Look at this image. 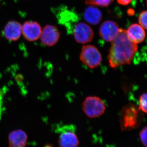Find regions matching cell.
I'll use <instances>...</instances> for the list:
<instances>
[{"label":"cell","mask_w":147,"mask_h":147,"mask_svg":"<svg viewBox=\"0 0 147 147\" xmlns=\"http://www.w3.org/2000/svg\"><path fill=\"white\" fill-rule=\"evenodd\" d=\"M82 62L90 68H94L100 65L102 61V56L96 47L92 45L83 46L80 55Z\"/></svg>","instance_id":"cell-5"},{"label":"cell","mask_w":147,"mask_h":147,"mask_svg":"<svg viewBox=\"0 0 147 147\" xmlns=\"http://www.w3.org/2000/svg\"><path fill=\"white\" fill-rule=\"evenodd\" d=\"M84 1H85V3H86V4L90 5L92 0H84Z\"/></svg>","instance_id":"cell-20"},{"label":"cell","mask_w":147,"mask_h":147,"mask_svg":"<svg viewBox=\"0 0 147 147\" xmlns=\"http://www.w3.org/2000/svg\"><path fill=\"white\" fill-rule=\"evenodd\" d=\"M147 127H145L139 133V136L142 143L146 147H147Z\"/></svg>","instance_id":"cell-17"},{"label":"cell","mask_w":147,"mask_h":147,"mask_svg":"<svg viewBox=\"0 0 147 147\" xmlns=\"http://www.w3.org/2000/svg\"><path fill=\"white\" fill-rule=\"evenodd\" d=\"M74 38L79 43L84 44L90 42L94 36V32L90 26L84 23L77 24L74 30Z\"/></svg>","instance_id":"cell-9"},{"label":"cell","mask_w":147,"mask_h":147,"mask_svg":"<svg viewBox=\"0 0 147 147\" xmlns=\"http://www.w3.org/2000/svg\"><path fill=\"white\" fill-rule=\"evenodd\" d=\"M132 0H117L118 3L122 5H126L131 3Z\"/></svg>","instance_id":"cell-18"},{"label":"cell","mask_w":147,"mask_h":147,"mask_svg":"<svg viewBox=\"0 0 147 147\" xmlns=\"http://www.w3.org/2000/svg\"><path fill=\"white\" fill-rule=\"evenodd\" d=\"M138 109L141 111L147 113V94L143 93L140 96L139 99V105Z\"/></svg>","instance_id":"cell-14"},{"label":"cell","mask_w":147,"mask_h":147,"mask_svg":"<svg viewBox=\"0 0 147 147\" xmlns=\"http://www.w3.org/2000/svg\"><path fill=\"white\" fill-rule=\"evenodd\" d=\"M85 20L90 24L96 25L100 23L102 18V14L99 9L94 7H87L84 13Z\"/></svg>","instance_id":"cell-13"},{"label":"cell","mask_w":147,"mask_h":147,"mask_svg":"<svg viewBox=\"0 0 147 147\" xmlns=\"http://www.w3.org/2000/svg\"><path fill=\"white\" fill-rule=\"evenodd\" d=\"M8 139L9 147H26L28 136L25 131L18 129L10 132Z\"/></svg>","instance_id":"cell-12"},{"label":"cell","mask_w":147,"mask_h":147,"mask_svg":"<svg viewBox=\"0 0 147 147\" xmlns=\"http://www.w3.org/2000/svg\"><path fill=\"white\" fill-rule=\"evenodd\" d=\"M120 29L115 22L107 21L103 22L99 28L100 36L107 42H112L117 36Z\"/></svg>","instance_id":"cell-7"},{"label":"cell","mask_w":147,"mask_h":147,"mask_svg":"<svg viewBox=\"0 0 147 147\" xmlns=\"http://www.w3.org/2000/svg\"><path fill=\"white\" fill-rule=\"evenodd\" d=\"M113 0H92L91 5H95L105 7L111 4Z\"/></svg>","instance_id":"cell-15"},{"label":"cell","mask_w":147,"mask_h":147,"mask_svg":"<svg viewBox=\"0 0 147 147\" xmlns=\"http://www.w3.org/2000/svg\"><path fill=\"white\" fill-rule=\"evenodd\" d=\"M42 30L41 26L36 21H26L22 26V34L25 39L30 42L39 39Z\"/></svg>","instance_id":"cell-6"},{"label":"cell","mask_w":147,"mask_h":147,"mask_svg":"<svg viewBox=\"0 0 147 147\" xmlns=\"http://www.w3.org/2000/svg\"><path fill=\"white\" fill-rule=\"evenodd\" d=\"M147 14L146 11H144L140 13L139 16V24L145 30L147 29Z\"/></svg>","instance_id":"cell-16"},{"label":"cell","mask_w":147,"mask_h":147,"mask_svg":"<svg viewBox=\"0 0 147 147\" xmlns=\"http://www.w3.org/2000/svg\"><path fill=\"white\" fill-rule=\"evenodd\" d=\"M60 32L57 27L51 25L45 26L42 30L40 38L43 45L50 47L55 45L59 39Z\"/></svg>","instance_id":"cell-8"},{"label":"cell","mask_w":147,"mask_h":147,"mask_svg":"<svg viewBox=\"0 0 147 147\" xmlns=\"http://www.w3.org/2000/svg\"><path fill=\"white\" fill-rule=\"evenodd\" d=\"M45 147H53V146H51V145H46Z\"/></svg>","instance_id":"cell-21"},{"label":"cell","mask_w":147,"mask_h":147,"mask_svg":"<svg viewBox=\"0 0 147 147\" xmlns=\"http://www.w3.org/2000/svg\"><path fill=\"white\" fill-rule=\"evenodd\" d=\"M140 110L134 104L129 103L121 111L120 122L122 131H127L139 127L142 122Z\"/></svg>","instance_id":"cell-2"},{"label":"cell","mask_w":147,"mask_h":147,"mask_svg":"<svg viewBox=\"0 0 147 147\" xmlns=\"http://www.w3.org/2000/svg\"><path fill=\"white\" fill-rule=\"evenodd\" d=\"M105 103L99 97L88 96L83 103V111L90 118H95L102 115L105 113Z\"/></svg>","instance_id":"cell-4"},{"label":"cell","mask_w":147,"mask_h":147,"mask_svg":"<svg viewBox=\"0 0 147 147\" xmlns=\"http://www.w3.org/2000/svg\"><path fill=\"white\" fill-rule=\"evenodd\" d=\"M4 36L9 41H16L22 34V25L16 21H11L5 25L3 30Z\"/></svg>","instance_id":"cell-10"},{"label":"cell","mask_w":147,"mask_h":147,"mask_svg":"<svg viewBox=\"0 0 147 147\" xmlns=\"http://www.w3.org/2000/svg\"><path fill=\"white\" fill-rule=\"evenodd\" d=\"M2 96H0V119L1 117V114L2 104Z\"/></svg>","instance_id":"cell-19"},{"label":"cell","mask_w":147,"mask_h":147,"mask_svg":"<svg viewBox=\"0 0 147 147\" xmlns=\"http://www.w3.org/2000/svg\"><path fill=\"white\" fill-rule=\"evenodd\" d=\"M108 58L110 67L115 69L129 64L138 50L137 44L129 40L125 30L120 29L117 36L112 41Z\"/></svg>","instance_id":"cell-1"},{"label":"cell","mask_w":147,"mask_h":147,"mask_svg":"<svg viewBox=\"0 0 147 147\" xmlns=\"http://www.w3.org/2000/svg\"><path fill=\"white\" fill-rule=\"evenodd\" d=\"M126 32L129 40L136 44L143 42L146 38L144 29L138 24H132Z\"/></svg>","instance_id":"cell-11"},{"label":"cell","mask_w":147,"mask_h":147,"mask_svg":"<svg viewBox=\"0 0 147 147\" xmlns=\"http://www.w3.org/2000/svg\"><path fill=\"white\" fill-rule=\"evenodd\" d=\"M59 134L60 147H77L79 140L76 134V128L73 125L60 127L56 130Z\"/></svg>","instance_id":"cell-3"}]
</instances>
